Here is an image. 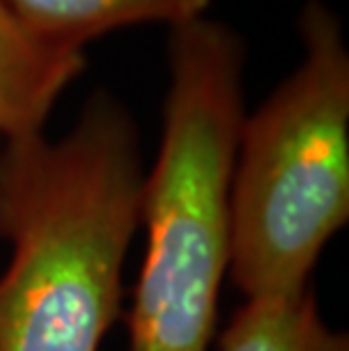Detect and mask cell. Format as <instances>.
Masks as SVG:
<instances>
[{
	"mask_svg": "<svg viewBox=\"0 0 349 351\" xmlns=\"http://www.w3.org/2000/svg\"><path fill=\"white\" fill-rule=\"evenodd\" d=\"M145 173L128 109L95 93L62 138L0 147V351H100L121 315Z\"/></svg>",
	"mask_w": 349,
	"mask_h": 351,
	"instance_id": "cell-1",
	"label": "cell"
},
{
	"mask_svg": "<svg viewBox=\"0 0 349 351\" xmlns=\"http://www.w3.org/2000/svg\"><path fill=\"white\" fill-rule=\"evenodd\" d=\"M161 145L143 182L145 256L132 351H209L229 274V184L245 118V48L204 16L170 27Z\"/></svg>",
	"mask_w": 349,
	"mask_h": 351,
	"instance_id": "cell-2",
	"label": "cell"
},
{
	"mask_svg": "<svg viewBox=\"0 0 349 351\" xmlns=\"http://www.w3.org/2000/svg\"><path fill=\"white\" fill-rule=\"evenodd\" d=\"M297 69L243 118L229 184V276L245 300L300 295L349 220V50L322 0Z\"/></svg>",
	"mask_w": 349,
	"mask_h": 351,
	"instance_id": "cell-3",
	"label": "cell"
},
{
	"mask_svg": "<svg viewBox=\"0 0 349 351\" xmlns=\"http://www.w3.org/2000/svg\"><path fill=\"white\" fill-rule=\"evenodd\" d=\"M84 71V52L55 46L32 32L0 0V136L41 134L50 111Z\"/></svg>",
	"mask_w": 349,
	"mask_h": 351,
	"instance_id": "cell-4",
	"label": "cell"
},
{
	"mask_svg": "<svg viewBox=\"0 0 349 351\" xmlns=\"http://www.w3.org/2000/svg\"><path fill=\"white\" fill-rule=\"evenodd\" d=\"M211 0H7L23 23L50 43L80 50L114 29L204 16Z\"/></svg>",
	"mask_w": 349,
	"mask_h": 351,
	"instance_id": "cell-5",
	"label": "cell"
},
{
	"mask_svg": "<svg viewBox=\"0 0 349 351\" xmlns=\"http://www.w3.org/2000/svg\"><path fill=\"white\" fill-rule=\"evenodd\" d=\"M220 351H349V338L322 319L315 297L245 300L220 338Z\"/></svg>",
	"mask_w": 349,
	"mask_h": 351,
	"instance_id": "cell-6",
	"label": "cell"
}]
</instances>
